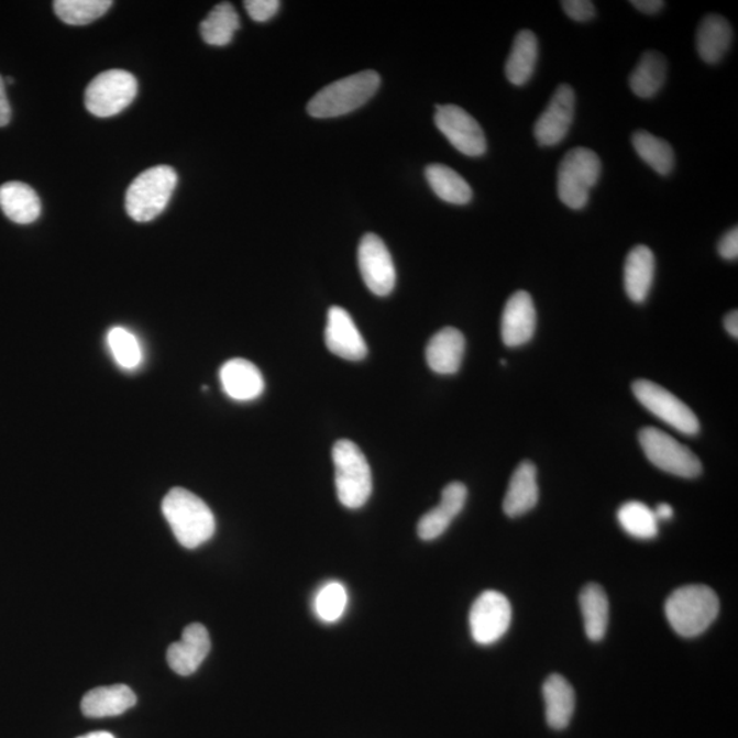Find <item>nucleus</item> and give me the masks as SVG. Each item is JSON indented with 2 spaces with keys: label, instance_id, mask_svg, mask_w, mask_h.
<instances>
[{
  "label": "nucleus",
  "instance_id": "40",
  "mask_svg": "<svg viewBox=\"0 0 738 738\" xmlns=\"http://www.w3.org/2000/svg\"><path fill=\"white\" fill-rule=\"evenodd\" d=\"M630 4L641 13L650 15L659 13L664 8L662 0H632Z\"/></svg>",
  "mask_w": 738,
  "mask_h": 738
},
{
  "label": "nucleus",
  "instance_id": "11",
  "mask_svg": "<svg viewBox=\"0 0 738 738\" xmlns=\"http://www.w3.org/2000/svg\"><path fill=\"white\" fill-rule=\"evenodd\" d=\"M436 125L461 154L471 157L486 154L487 141L482 126L461 107L438 106Z\"/></svg>",
  "mask_w": 738,
  "mask_h": 738
},
{
  "label": "nucleus",
  "instance_id": "32",
  "mask_svg": "<svg viewBox=\"0 0 738 738\" xmlns=\"http://www.w3.org/2000/svg\"><path fill=\"white\" fill-rule=\"evenodd\" d=\"M618 521L625 532L636 539H653L658 535V520L647 505L630 500L618 510Z\"/></svg>",
  "mask_w": 738,
  "mask_h": 738
},
{
  "label": "nucleus",
  "instance_id": "2",
  "mask_svg": "<svg viewBox=\"0 0 738 738\" xmlns=\"http://www.w3.org/2000/svg\"><path fill=\"white\" fill-rule=\"evenodd\" d=\"M664 613L675 634L696 638L718 617L719 599L706 585H685L669 596Z\"/></svg>",
  "mask_w": 738,
  "mask_h": 738
},
{
  "label": "nucleus",
  "instance_id": "43",
  "mask_svg": "<svg viewBox=\"0 0 738 738\" xmlns=\"http://www.w3.org/2000/svg\"><path fill=\"white\" fill-rule=\"evenodd\" d=\"M78 738H115L109 731H93V734H88Z\"/></svg>",
  "mask_w": 738,
  "mask_h": 738
},
{
  "label": "nucleus",
  "instance_id": "42",
  "mask_svg": "<svg viewBox=\"0 0 738 738\" xmlns=\"http://www.w3.org/2000/svg\"><path fill=\"white\" fill-rule=\"evenodd\" d=\"M658 521L670 520L673 517L674 510L672 506L668 504H661L657 506V509L653 510Z\"/></svg>",
  "mask_w": 738,
  "mask_h": 738
},
{
  "label": "nucleus",
  "instance_id": "37",
  "mask_svg": "<svg viewBox=\"0 0 738 738\" xmlns=\"http://www.w3.org/2000/svg\"><path fill=\"white\" fill-rule=\"evenodd\" d=\"M561 4L569 19L573 21L587 22L593 20L596 14L594 3L588 2V0H565Z\"/></svg>",
  "mask_w": 738,
  "mask_h": 738
},
{
  "label": "nucleus",
  "instance_id": "17",
  "mask_svg": "<svg viewBox=\"0 0 738 738\" xmlns=\"http://www.w3.org/2000/svg\"><path fill=\"white\" fill-rule=\"evenodd\" d=\"M467 488L460 482L450 483L443 488L441 503L437 508L427 511L417 524L420 539L430 542L442 537L454 518L460 515L466 504Z\"/></svg>",
  "mask_w": 738,
  "mask_h": 738
},
{
  "label": "nucleus",
  "instance_id": "7",
  "mask_svg": "<svg viewBox=\"0 0 738 738\" xmlns=\"http://www.w3.org/2000/svg\"><path fill=\"white\" fill-rule=\"evenodd\" d=\"M639 442L652 465L670 475L695 478L702 473V462L685 444L675 441L669 433L648 427L639 433Z\"/></svg>",
  "mask_w": 738,
  "mask_h": 738
},
{
  "label": "nucleus",
  "instance_id": "21",
  "mask_svg": "<svg viewBox=\"0 0 738 738\" xmlns=\"http://www.w3.org/2000/svg\"><path fill=\"white\" fill-rule=\"evenodd\" d=\"M656 277V256L650 247L638 245L628 253L624 267V286L634 302H645Z\"/></svg>",
  "mask_w": 738,
  "mask_h": 738
},
{
  "label": "nucleus",
  "instance_id": "24",
  "mask_svg": "<svg viewBox=\"0 0 738 738\" xmlns=\"http://www.w3.org/2000/svg\"><path fill=\"white\" fill-rule=\"evenodd\" d=\"M734 42V30L723 15L704 16L696 33V47L706 64L714 65L723 60Z\"/></svg>",
  "mask_w": 738,
  "mask_h": 738
},
{
  "label": "nucleus",
  "instance_id": "8",
  "mask_svg": "<svg viewBox=\"0 0 738 738\" xmlns=\"http://www.w3.org/2000/svg\"><path fill=\"white\" fill-rule=\"evenodd\" d=\"M139 91L136 77L126 70L112 69L100 73L86 91V107L92 115L110 118L132 104Z\"/></svg>",
  "mask_w": 738,
  "mask_h": 738
},
{
  "label": "nucleus",
  "instance_id": "33",
  "mask_svg": "<svg viewBox=\"0 0 738 738\" xmlns=\"http://www.w3.org/2000/svg\"><path fill=\"white\" fill-rule=\"evenodd\" d=\"M110 0H56L54 11L67 25H88L110 10Z\"/></svg>",
  "mask_w": 738,
  "mask_h": 738
},
{
  "label": "nucleus",
  "instance_id": "28",
  "mask_svg": "<svg viewBox=\"0 0 738 738\" xmlns=\"http://www.w3.org/2000/svg\"><path fill=\"white\" fill-rule=\"evenodd\" d=\"M584 629L588 639L601 641L605 638L608 627V599L605 590L598 584H588L580 594Z\"/></svg>",
  "mask_w": 738,
  "mask_h": 738
},
{
  "label": "nucleus",
  "instance_id": "18",
  "mask_svg": "<svg viewBox=\"0 0 738 738\" xmlns=\"http://www.w3.org/2000/svg\"><path fill=\"white\" fill-rule=\"evenodd\" d=\"M223 392L235 401H253L264 392L261 370L244 359L229 360L219 372Z\"/></svg>",
  "mask_w": 738,
  "mask_h": 738
},
{
  "label": "nucleus",
  "instance_id": "1",
  "mask_svg": "<svg viewBox=\"0 0 738 738\" xmlns=\"http://www.w3.org/2000/svg\"><path fill=\"white\" fill-rule=\"evenodd\" d=\"M162 511L174 537L186 549L200 548L216 533V516L210 506L188 489H170L163 499Z\"/></svg>",
  "mask_w": 738,
  "mask_h": 738
},
{
  "label": "nucleus",
  "instance_id": "29",
  "mask_svg": "<svg viewBox=\"0 0 738 738\" xmlns=\"http://www.w3.org/2000/svg\"><path fill=\"white\" fill-rule=\"evenodd\" d=\"M426 178L433 194L450 205L465 206L472 200L473 191L453 168L443 165H430L426 168Z\"/></svg>",
  "mask_w": 738,
  "mask_h": 738
},
{
  "label": "nucleus",
  "instance_id": "20",
  "mask_svg": "<svg viewBox=\"0 0 738 738\" xmlns=\"http://www.w3.org/2000/svg\"><path fill=\"white\" fill-rule=\"evenodd\" d=\"M539 500L538 471L531 461H524L513 473L504 499L505 515L511 518L527 515Z\"/></svg>",
  "mask_w": 738,
  "mask_h": 738
},
{
  "label": "nucleus",
  "instance_id": "22",
  "mask_svg": "<svg viewBox=\"0 0 738 738\" xmlns=\"http://www.w3.org/2000/svg\"><path fill=\"white\" fill-rule=\"evenodd\" d=\"M136 703V693L126 685L100 686L82 697L81 709L88 718H109L126 713Z\"/></svg>",
  "mask_w": 738,
  "mask_h": 738
},
{
  "label": "nucleus",
  "instance_id": "19",
  "mask_svg": "<svg viewBox=\"0 0 738 738\" xmlns=\"http://www.w3.org/2000/svg\"><path fill=\"white\" fill-rule=\"evenodd\" d=\"M465 353L464 334L454 327L438 331L428 342L426 359L428 365L439 375L459 372Z\"/></svg>",
  "mask_w": 738,
  "mask_h": 738
},
{
  "label": "nucleus",
  "instance_id": "44",
  "mask_svg": "<svg viewBox=\"0 0 738 738\" xmlns=\"http://www.w3.org/2000/svg\"><path fill=\"white\" fill-rule=\"evenodd\" d=\"M8 82H9V84H13V82H14L13 78L9 77V78H8Z\"/></svg>",
  "mask_w": 738,
  "mask_h": 738
},
{
  "label": "nucleus",
  "instance_id": "6",
  "mask_svg": "<svg viewBox=\"0 0 738 738\" xmlns=\"http://www.w3.org/2000/svg\"><path fill=\"white\" fill-rule=\"evenodd\" d=\"M601 173L599 156L585 146H576L563 156L558 167V197L572 210H583L588 205L591 189L599 181Z\"/></svg>",
  "mask_w": 738,
  "mask_h": 738
},
{
  "label": "nucleus",
  "instance_id": "14",
  "mask_svg": "<svg viewBox=\"0 0 738 738\" xmlns=\"http://www.w3.org/2000/svg\"><path fill=\"white\" fill-rule=\"evenodd\" d=\"M324 341L332 354L349 362H359L368 353L367 343L351 313L341 307H331L327 313Z\"/></svg>",
  "mask_w": 738,
  "mask_h": 738
},
{
  "label": "nucleus",
  "instance_id": "3",
  "mask_svg": "<svg viewBox=\"0 0 738 738\" xmlns=\"http://www.w3.org/2000/svg\"><path fill=\"white\" fill-rule=\"evenodd\" d=\"M381 77L374 70H364L356 75L331 82L313 96L307 106L313 118H335L346 115L360 109L379 89Z\"/></svg>",
  "mask_w": 738,
  "mask_h": 738
},
{
  "label": "nucleus",
  "instance_id": "15",
  "mask_svg": "<svg viewBox=\"0 0 738 738\" xmlns=\"http://www.w3.org/2000/svg\"><path fill=\"white\" fill-rule=\"evenodd\" d=\"M537 309L531 295L518 290L504 308L500 334L506 346L518 348L532 340L537 331Z\"/></svg>",
  "mask_w": 738,
  "mask_h": 738
},
{
  "label": "nucleus",
  "instance_id": "27",
  "mask_svg": "<svg viewBox=\"0 0 738 738\" xmlns=\"http://www.w3.org/2000/svg\"><path fill=\"white\" fill-rule=\"evenodd\" d=\"M668 77V62L657 51H647L629 77V86L641 99L653 98L661 91Z\"/></svg>",
  "mask_w": 738,
  "mask_h": 738
},
{
  "label": "nucleus",
  "instance_id": "16",
  "mask_svg": "<svg viewBox=\"0 0 738 738\" xmlns=\"http://www.w3.org/2000/svg\"><path fill=\"white\" fill-rule=\"evenodd\" d=\"M211 651L210 634L201 624H190L183 632V638L168 647L167 662L178 675H190L205 662Z\"/></svg>",
  "mask_w": 738,
  "mask_h": 738
},
{
  "label": "nucleus",
  "instance_id": "39",
  "mask_svg": "<svg viewBox=\"0 0 738 738\" xmlns=\"http://www.w3.org/2000/svg\"><path fill=\"white\" fill-rule=\"evenodd\" d=\"M11 120V107L2 76H0V128L8 126Z\"/></svg>",
  "mask_w": 738,
  "mask_h": 738
},
{
  "label": "nucleus",
  "instance_id": "9",
  "mask_svg": "<svg viewBox=\"0 0 738 738\" xmlns=\"http://www.w3.org/2000/svg\"><path fill=\"white\" fill-rule=\"evenodd\" d=\"M632 390L646 409L674 430L684 436H696L701 430V422L693 410L667 388L651 381L639 379L634 383Z\"/></svg>",
  "mask_w": 738,
  "mask_h": 738
},
{
  "label": "nucleus",
  "instance_id": "36",
  "mask_svg": "<svg viewBox=\"0 0 738 738\" xmlns=\"http://www.w3.org/2000/svg\"><path fill=\"white\" fill-rule=\"evenodd\" d=\"M247 14L253 21L266 22L278 13V0H246L244 3Z\"/></svg>",
  "mask_w": 738,
  "mask_h": 738
},
{
  "label": "nucleus",
  "instance_id": "38",
  "mask_svg": "<svg viewBox=\"0 0 738 738\" xmlns=\"http://www.w3.org/2000/svg\"><path fill=\"white\" fill-rule=\"evenodd\" d=\"M718 253L725 261H737L738 257V229L734 228L719 240Z\"/></svg>",
  "mask_w": 738,
  "mask_h": 738
},
{
  "label": "nucleus",
  "instance_id": "26",
  "mask_svg": "<svg viewBox=\"0 0 738 738\" xmlns=\"http://www.w3.org/2000/svg\"><path fill=\"white\" fill-rule=\"evenodd\" d=\"M539 44L538 37L531 31L518 32L513 42L508 60H506L505 73L513 86L521 87L531 80L535 67L538 64Z\"/></svg>",
  "mask_w": 738,
  "mask_h": 738
},
{
  "label": "nucleus",
  "instance_id": "10",
  "mask_svg": "<svg viewBox=\"0 0 738 738\" xmlns=\"http://www.w3.org/2000/svg\"><path fill=\"white\" fill-rule=\"evenodd\" d=\"M511 624L510 602L497 591H486L473 603L470 628L477 645L489 646L503 639Z\"/></svg>",
  "mask_w": 738,
  "mask_h": 738
},
{
  "label": "nucleus",
  "instance_id": "41",
  "mask_svg": "<svg viewBox=\"0 0 738 738\" xmlns=\"http://www.w3.org/2000/svg\"><path fill=\"white\" fill-rule=\"evenodd\" d=\"M724 323H725L726 331H728L729 334L731 337H734L735 340H737V338H738V313H737V311H731L728 315H726Z\"/></svg>",
  "mask_w": 738,
  "mask_h": 738
},
{
  "label": "nucleus",
  "instance_id": "34",
  "mask_svg": "<svg viewBox=\"0 0 738 738\" xmlns=\"http://www.w3.org/2000/svg\"><path fill=\"white\" fill-rule=\"evenodd\" d=\"M107 343H109L112 357L121 368L131 371L140 367L143 362V351L133 332L123 327H114L107 334Z\"/></svg>",
  "mask_w": 738,
  "mask_h": 738
},
{
  "label": "nucleus",
  "instance_id": "30",
  "mask_svg": "<svg viewBox=\"0 0 738 738\" xmlns=\"http://www.w3.org/2000/svg\"><path fill=\"white\" fill-rule=\"evenodd\" d=\"M240 19L233 4L219 3L211 13L201 22L200 32L202 41L210 46L223 47L233 41L235 32L239 31Z\"/></svg>",
  "mask_w": 738,
  "mask_h": 738
},
{
  "label": "nucleus",
  "instance_id": "4",
  "mask_svg": "<svg viewBox=\"0 0 738 738\" xmlns=\"http://www.w3.org/2000/svg\"><path fill=\"white\" fill-rule=\"evenodd\" d=\"M332 461L338 499L348 509L363 508L372 494V473L364 453L356 443L342 439L332 448Z\"/></svg>",
  "mask_w": 738,
  "mask_h": 738
},
{
  "label": "nucleus",
  "instance_id": "12",
  "mask_svg": "<svg viewBox=\"0 0 738 738\" xmlns=\"http://www.w3.org/2000/svg\"><path fill=\"white\" fill-rule=\"evenodd\" d=\"M359 268L364 284L376 296L390 295L397 274L385 242L376 234H365L359 245Z\"/></svg>",
  "mask_w": 738,
  "mask_h": 738
},
{
  "label": "nucleus",
  "instance_id": "35",
  "mask_svg": "<svg viewBox=\"0 0 738 738\" xmlns=\"http://www.w3.org/2000/svg\"><path fill=\"white\" fill-rule=\"evenodd\" d=\"M346 606V588L338 582H331L320 588L313 603L315 613L324 623L338 621L345 613Z\"/></svg>",
  "mask_w": 738,
  "mask_h": 738
},
{
  "label": "nucleus",
  "instance_id": "23",
  "mask_svg": "<svg viewBox=\"0 0 738 738\" xmlns=\"http://www.w3.org/2000/svg\"><path fill=\"white\" fill-rule=\"evenodd\" d=\"M543 698L546 704V720L551 729L563 730L571 724L574 707H576V695L565 678L560 674H551L543 684Z\"/></svg>",
  "mask_w": 738,
  "mask_h": 738
},
{
  "label": "nucleus",
  "instance_id": "31",
  "mask_svg": "<svg viewBox=\"0 0 738 738\" xmlns=\"http://www.w3.org/2000/svg\"><path fill=\"white\" fill-rule=\"evenodd\" d=\"M632 144L638 155L648 166L661 176H669L674 168V151L672 145L662 139L653 136L646 131L636 132L632 136Z\"/></svg>",
  "mask_w": 738,
  "mask_h": 738
},
{
  "label": "nucleus",
  "instance_id": "25",
  "mask_svg": "<svg viewBox=\"0 0 738 738\" xmlns=\"http://www.w3.org/2000/svg\"><path fill=\"white\" fill-rule=\"evenodd\" d=\"M0 208L11 222L31 224L42 213V202L30 185L19 181L0 186Z\"/></svg>",
  "mask_w": 738,
  "mask_h": 738
},
{
  "label": "nucleus",
  "instance_id": "5",
  "mask_svg": "<svg viewBox=\"0 0 738 738\" xmlns=\"http://www.w3.org/2000/svg\"><path fill=\"white\" fill-rule=\"evenodd\" d=\"M177 183V173L168 166H156L141 173L126 191L129 217L140 223L154 221L165 211Z\"/></svg>",
  "mask_w": 738,
  "mask_h": 738
},
{
  "label": "nucleus",
  "instance_id": "13",
  "mask_svg": "<svg viewBox=\"0 0 738 738\" xmlns=\"http://www.w3.org/2000/svg\"><path fill=\"white\" fill-rule=\"evenodd\" d=\"M574 107H576V95L573 88L562 84L557 88L548 109L535 122L533 134L539 145L553 146L566 137L573 123Z\"/></svg>",
  "mask_w": 738,
  "mask_h": 738
}]
</instances>
